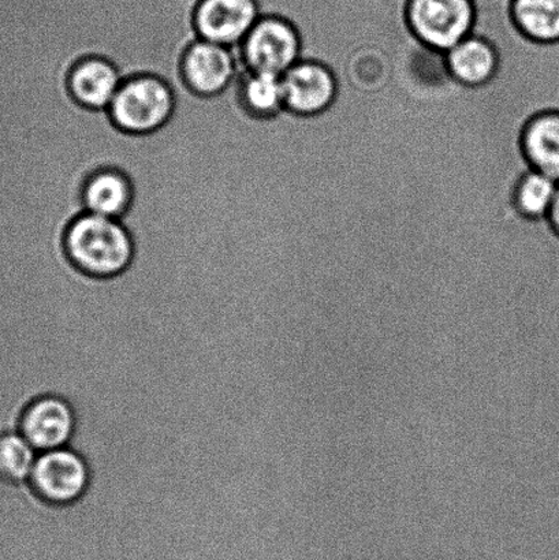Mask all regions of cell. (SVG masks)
I'll use <instances>...</instances> for the list:
<instances>
[{"mask_svg":"<svg viewBox=\"0 0 559 560\" xmlns=\"http://www.w3.org/2000/svg\"><path fill=\"white\" fill-rule=\"evenodd\" d=\"M547 221H549L551 229L555 230V233L559 237V183L557 186L555 201H552Z\"/></svg>","mask_w":559,"mask_h":560,"instance_id":"cell-18","label":"cell"},{"mask_svg":"<svg viewBox=\"0 0 559 560\" xmlns=\"http://www.w3.org/2000/svg\"><path fill=\"white\" fill-rule=\"evenodd\" d=\"M65 248L70 261L93 278L120 276L131 265L135 252L123 223L88 212L70 224Z\"/></svg>","mask_w":559,"mask_h":560,"instance_id":"cell-1","label":"cell"},{"mask_svg":"<svg viewBox=\"0 0 559 560\" xmlns=\"http://www.w3.org/2000/svg\"><path fill=\"white\" fill-rule=\"evenodd\" d=\"M523 150L529 166L559 183V112L536 115L525 126Z\"/></svg>","mask_w":559,"mask_h":560,"instance_id":"cell-13","label":"cell"},{"mask_svg":"<svg viewBox=\"0 0 559 560\" xmlns=\"http://www.w3.org/2000/svg\"><path fill=\"white\" fill-rule=\"evenodd\" d=\"M30 485L44 502L53 506H70L80 502L90 490V466L69 446L38 453Z\"/></svg>","mask_w":559,"mask_h":560,"instance_id":"cell-4","label":"cell"},{"mask_svg":"<svg viewBox=\"0 0 559 560\" xmlns=\"http://www.w3.org/2000/svg\"><path fill=\"white\" fill-rule=\"evenodd\" d=\"M284 108L299 115H316L331 107L337 81L325 65L299 60L282 75Z\"/></svg>","mask_w":559,"mask_h":560,"instance_id":"cell-9","label":"cell"},{"mask_svg":"<svg viewBox=\"0 0 559 560\" xmlns=\"http://www.w3.org/2000/svg\"><path fill=\"white\" fill-rule=\"evenodd\" d=\"M82 201L88 213L120 221L133 202V185L119 170H101L86 180Z\"/></svg>","mask_w":559,"mask_h":560,"instance_id":"cell-11","label":"cell"},{"mask_svg":"<svg viewBox=\"0 0 559 560\" xmlns=\"http://www.w3.org/2000/svg\"><path fill=\"white\" fill-rule=\"evenodd\" d=\"M123 82L117 66L109 60L88 58L71 70L69 88L71 96L82 107L101 112L112 106Z\"/></svg>","mask_w":559,"mask_h":560,"instance_id":"cell-10","label":"cell"},{"mask_svg":"<svg viewBox=\"0 0 559 560\" xmlns=\"http://www.w3.org/2000/svg\"><path fill=\"white\" fill-rule=\"evenodd\" d=\"M260 19L257 0H200L195 25L201 40L240 47Z\"/></svg>","mask_w":559,"mask_h":560,"instance_id":"cell-7","label":"cell"},{"mask_svg":"<svg viewBox=\"0 0 559 560\" xmlns=\"http://www.w3.org/2000/svg\"><path fill=\"white\" fill-rule=\"evenodd\" d=\"M514 25L538 43H559V0H511Z\"/></svg>","mask_w":559,"mask_h":560,"instance_id":"cell-14","label":"cell"},{"mask_svg":"<svg viewBox=\"0 0 559 560\" xmlns=\"http://www.w3.org/2000/svg\"><path fill=\"white\" fill-rule=\"evenodd\" d=\"M558 183L547 175L529 170L514 190V206L531 221H545L555 201Z\"/></svg>","mask_w":559,"mask_h":560,"instance_id":"cell-16","label":"cell"},{"mask_svg":"<svg viewBox=\"0 0 559 560\" xmlns=\"http://www.w3.org/2000/svg\"><path fill=\"white\" fill-rule=\"evenodd\" d=\"M241 96L251 114L273 117L284 109L282 75L246 69L241 80Z\"/></svg>","mask_w":559,"mask_h":560,"instance_id":"cell-15","label":"cell"},{"mask_svg":"<svg viewBox=\"0 0 559 560\" xmlns=\"http://www.w3.org/2000/svg\"><path fill=\"white\" fill-rule=\"evenodd\" d=\"M174 108V92L167 82L144 74L125 80L107 112L119 129L150 135L168 124Z\"/></svg>","mask_w":559,"mask_h":560,"instance_id":"cell-2","label":"cell"},{"mask_svg":"<svg viewBox=\"0 0 559 560\" xmlns=\"http://www.w3.org/2000/svg\"><path fill=\"white\" fill-rule=\"evenodd\" d=\"M245 68L241 46L224 47L200 38L185 52L180 73L191 92L211 97L226 91Z\"/></svg>","mask_w":559,"mask_h":560,"instance_id":"cell-6","label":"cell"},{"mask_svg":"<svg viewBox=\"0 0 559 560\" xmlns=\"http://www.w3.org/2000/svg\"><path fill=\"white\" fill-rule=\"evenodd\" d=\"M445 54L449 71L464 85H485L497 73L498 54L494 46L474 33Z\"/></svg>","mask_w":559,"mask_h":560,"instance_id":"cell-12","label":"cell"},{"mask_svg":"<svg viewBox=\"0 0 559 560\" xmlns=\"http://www.w3.org/2000/svg\"><path fill=\"white\" fill-rule=\"evenodd\" d=\"M38 453L20 432L0 436V479L10 485L30 482Z\"/></svg>","mask_w":559,"mask_h":560,"instance_id":"cell-17","label":"cell"},{"mask_svg":"<svg viewBox=\"0 0 559 560\" xmlns=\"http://www.w3.org/2000/svg\"><path fill=\"white\" fill-rule=\"evenodd\" d=\"M77 430V415L68 399L48 394L27 406L20 433L37 453L70 446Z\"/></svg>","mask_w":559,"mask_h":560,"instance_id":"cell-8","label":"cell"},{"mask_svg":"<svg viewBox=\"0 0 559 560\" xmlns=\"http://www.w3.org/2000/svg\"><path fill=\"white\" fill-rule=\"evenodd\" d=\"M241 54L249 71L283 75L301 60L299 32L279 16H261L241 44Z\"/></svg>","mask_w":559,"mask_h":560,"instance_id":"cell-5","label":"cell"},{"mask_svg":"<svg viewBox=\"0 0 559 560\" xmlns=\"http://www.w3.org/2000/svg\"><path fill=\"white\" fill-rule=\"evenodd\" d=\"M407 19L420 42L442 52L473 35L474 0H408Z\"/></svg>","mask_w":559,"mask_h":560,"instance_id":"cell-3","label":"cell"}]
</instances>
